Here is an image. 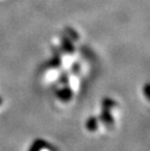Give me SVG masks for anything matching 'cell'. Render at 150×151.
<instances>
[{"instance_id":"obj_1","label":"cell","mask_w":150,"mask_h":151,"mask_svg":"<svg viewBox=\"0 0 150 151\" xmlns=\"http://www.w3.org/2000/svg\"><path fill=\"white\" fill-rule=\"evenodd\" d=\"M100 121L103 122V124L108 129H111L114 126V118L111 114L110 108L103 107L101 106V111H100Z\"/></svg>"},{"instance_id":"obj_2","label":"cell","mask_w":150,"mask_h":151,"mask_svg":"<svg viewBox=\"0 0 150 151\" xmlns=\"http://www.w3.org/2000/svg\"><path fill=\"white\" fill-rule=\"evenodd\" d=\"M56 96L60 101L62 102H68L71 101V99L73 97V92L70 87L65 86L63 88L58 90L56 92Z\"/></svg>"},{"instance_id":"obj_3","label":"cell","mask_w":150,"mask_h":151,"mask_svg":"<svg viewBox=\"0 0 150 151\" xmlns=\"http://www.w3.org/2000/svg\"><path fill=\"white\" fill-rule=\"evenodd\" d=\"M62 47L68 54H73L75 52V47L73 45V42L67 35H62Z\"/></svg>"},{"instance_id":"obj_4","label":"cell","mask_w":150,"mask_h":151,"mask_svg":"<svg viewBox=\"0 0 150 151\" xmlns=\"http://www.w3.org/2000/svg\"><path fill=\"white\" fill-rule=\"evenodd\" d=\"M45 148H50V144L45 141L44 139H36L34 140V142L31 144L30 148L28 149V151H40Z\"/></svg>"},{"instance_id":"obj_5","label":"cell","mask_w":150,"mask_h":151,"mask_svg":"<svg viewBox=\"0 0 150 151\" xmlns=\"http://www.w3.org/2000/svg\"><path fill=\"white\" fill-rule=\"evenodd\" d=\"M98 119L95 116H91L86 120L85 128L87 131L93 133V132H95L98 130Z\"/></svg>"},{"instance_id":"obj_6","label":"cell","mask_w":150,"mask_h":151,"mask_svg":"<svg viewBox=\"0 0 150 151\" xmlns=\"http://www.w3.org/2000/svg\"><path fill=\"white\" fill-rule=\"evenodd\" d=\"M62 65V59H60V55H55L49 63H48V65L51 67H54V68H57Z\"/></svg>"},{"instance_id":"obj_7","label":"cell","mask_w":150,"mask_h":151,"mask_svg":"<svg viewBox=\"0 0 150 151\" xmlns=\"http://www.w3.org/2000/svg\"><path fill=\"white\" fill-rule=\"evenodd\" d=\"M101 106L103 107H107V108H113L117 106V102L114 101L112 99H109V98H105L103 99V101H101Z\"/></svg>"},{"instance_id":"obj_8","label":"cell","mask_w":150,"mask_h":151,"mask_svg":"<svg viewBox=\"0 0 150 151\" xmlns=\"http://www.w3.org/2000/svg\"><path fill=\"white\" fill-rule=\"evenodd\" d=\"M65 32H66V35H67L70 39H72V40H74V41L79 39V35L77 33V31L74 30L73 28L69 27H66L65 28Z\"/></svg>"},{"instance_id":"obj_9","label":"cell","mask_w":150,"mask_h":151,"mask_svg":"<svg viewBox=\"0 0 150 151\" xmlns=\"http://www.w3.org/2000/svg\"><path fill=\"white\" fill-rule=\"evenodd\" d=\"M60 81L62 83V84H67L69 79H68V75L66 74V73H63V74L60 75Z\"/></svg>"},{"instance_id":"obj_10","label":"cell","mask_w":150,"mask_h":151,"mask_svg":"<svg viewBox=\"0 0 150 151\" xmlns=\"http://www.w3.org/2000/svg\"><path fill=\"white\" fill-rule=\"evenodd\" d=\"M144 95H145V97L147 99H149V84H146L145 87H144Z\"/></svg>"},{"instance_id":"obj_11","label":"cell","mask_w":150,"mask_h":151,"mask_svg":"<svg viewBox=\"0 0 150 151\" xmlns=\"http://www.w3.org/2000/svg\"><path fill=\"white\" fill-rule=\"evenodd\" d=\"M78 69H79V65H77V63H75L74 65H73V71H78Z\"/></svg>"},{"instance_id":"obj_12","label":"cell","mask_w":150,"mask_h":151,"mask_svg":"<svg viewBox=\"0 0 150 151\" xmlns=\"http://www.w3.org/2000/svg\"><path fill=\"white\" fill-rule=\"evenodd\" d=\"M2 104H3V99L0 97V105H1Z\"/></svg>"}]
</instances>
